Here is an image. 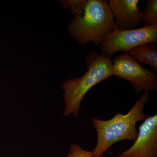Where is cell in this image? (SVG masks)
Returning <instances> with one entry per match:
<instances>
[{
  "mask_svg": "<svg viewBox=\"0 0 157 157\" xmlns=\"http://www.w3.org/2000/svg\"><path fill=\"white\" fill-rule=\"evenodd\" d=\"M149 95V92L145 91L126 114L117 113L109 120L93 119L92 123L98 135L97 144L92 150L93 157H103L109 147L121 140H136L138 135L136 124L150 116L144 112Z\"/></svg>",
  "mask_w": 157,
  "mask_h": 157,
  "instance_id": "cell-1",
  "label": "cell"
},
{
  "mask_svg": "<svg viewBox=\"0 0 157 157\" xmlns=\"http://www.w3.org/2000/svg\"><path fill=\"white\" fill-rule=\"evenodd\" d=\"M106 0H87L83 10L70 21L68 29L80 45L93 42L100 45L116 29Z\"/></svg>",
  "mask_w": 157,
  "mask_h": 157,
  "instance_id": "cell-2",
  "label": "cell"
},
{
  "mask_svg": "<svg viewBox=\"0 0 157 157\" xmlns=\"http://www.w3.org/2000/svg\"><path fill=\"white\" fill-rule=\"evenodd\" d=\"M87 71L81 77L61 82L65 109L63 115L77 117L81 103L88 92L95 85L113 76V62L104 54L92 52L86 59Z\"/></svg>",
  "mask_w": 157,
  "mask_h": 157,
  "instance_id": "cell-3",
  "label": "cell"
},
{
  "mask_svg": "<svg viewBox=\"0 0 157 157\" xmlns=\"http://www.w3.org/2000/svg\"><path fill=\"white\" fill-rule=\"evenodd\" d=\"M113 67V76L129 81L137 94L157 90L156 73L142 67L128 52L117 56Z\"/></svg>",
  "mask_w": 157,
  "mask_h": 157,
  "instance_id": "cell-4",
  "label": "cell"
},
{
  "mask_svg": "<svg viewBox=\"0 0 157 157\" xmlns=\"http://www.w3.org/2000/svg\"><path fill=\"white\" fill-rule=\"evenodd\" d=\"M157 42V25L128 30H120L116 28L99 45V48L102 53L111 58L118 52H128L139 45Z\"/></svg>",
  "mask_w": 157,
  "mask_h": 157,
  "instance_id": "cell-5",
  "label": "cell"
},
{
  "mask_svg": "<svg viewBox=\"0 0 157 157\" xmlns=\"http://www.w3.org/2000/svg\"><path fill=\"white\" fill-rule=\"evenodd\" d=\"M117 157H157V114L144 121L134 144Z\"/></svg>",
  "mask_w": 157,
  "mask_h": 157,
  "instance_id": "cell-6",
  "label": "cell"
},
{
  "mask_svg": "<svg viewBox=\"0 0 157 157\" xmlns=\"http://www.w3.org/2000/svg\"><path fill=\"white\" fill-rule=\"evenodd\" d=\"M107 2L117 29H137L142 24V11L138 6L139 0H109Z\"/></svg>",
  "mask_w": 157,
  "mask_h": 157,
  "instance_id": "cell-7",
  "label": "cell"
},
{
  "mask_svg": "<svg viewBox=\"0 0 157 157\" xmlns=\"http://www.w3.org/2000/svg\"><path fill=\"white\" fill-rule=\"evenodd\" d=\"M128 53L138 63L149 65L154 72H157L156 43H147L139 45L132 48Z\"/></svg>",
  "mask_w": 157,
  "mask_h": 157,
  "instance_id": "cell-8",
  "label": "cell"
},
{
  "mask_svg": "<svg viewBox=\"0 0 157 157\" xmlns=\"http://www.w3.org/2000/svg\"><path fill=\"white\" fill-rule=\"evenodd\" d=\"M142 21L144 27L157 25V1L147 0L142 11Z\"/></svg>",
  "mask_w": 157,
  "mask_h": 157,
  "instance_id": "cell-9",
  "label": "cell"
},
{
  "mask_svg": "<svg viewBox=\"0 0 157 157\" xmlns=\"http://www.w3.org/2000/svg\"><path fill=\"white\" fill-rule=\"evenodd\" d=\"M86 1L87 0H60L58 2L64 10L70 9L74 17L81 13Z\"/></svg>",
  "mask_w": 157,
  "mask_h": 157,
  "instance_id": "cell-10",
  "label": "cell"
},
{
  "mask_svg": "<svg viewBox=\"0 0 157 157\" xmlns=\"http://www.w3.org/2000/svg\"><path fill=\"white\" fill-rule=\"evenodd\" d=\"M67 157H93V152L85 150L79 144H72L70 145Z\"/></svg>",
  "mask_w": 157,
  "mask_h": 157,
  "instance_id": "cell-11",
  "label": "cell"
}]
</instances>
